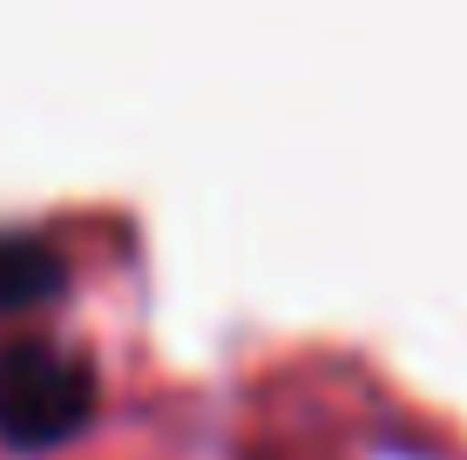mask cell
<instances>
[{"label": "cell", "instance_id": "obj_1", "mask_svg": "<svg viewBox=\"0 0 467 460\" xmlns=\"http://www.w3.org/2000/svg\"><path fill=\"white\" fill-rule=\"evenodd\" d=\"M95 406H102V379L88 353L41 339V332L0 345V447L55 454L95 420Z\"/></svg>", "mask_w": 467, "mask_h": 460}, {"label": "cell", "instance_id": "obj_2", "mask_svg": "<svg viewBox=\"0 0 467 460\" xmlns=\"http://www.w3.org/2000/svg\"><path fill=\"white\" fill-rule=\"evenodd\" d=\"M68 264L41 230H0V319H27V312L55 305Z\"/></svg>", "mask_w": 467, "mask_h": 460}]
</instances>
